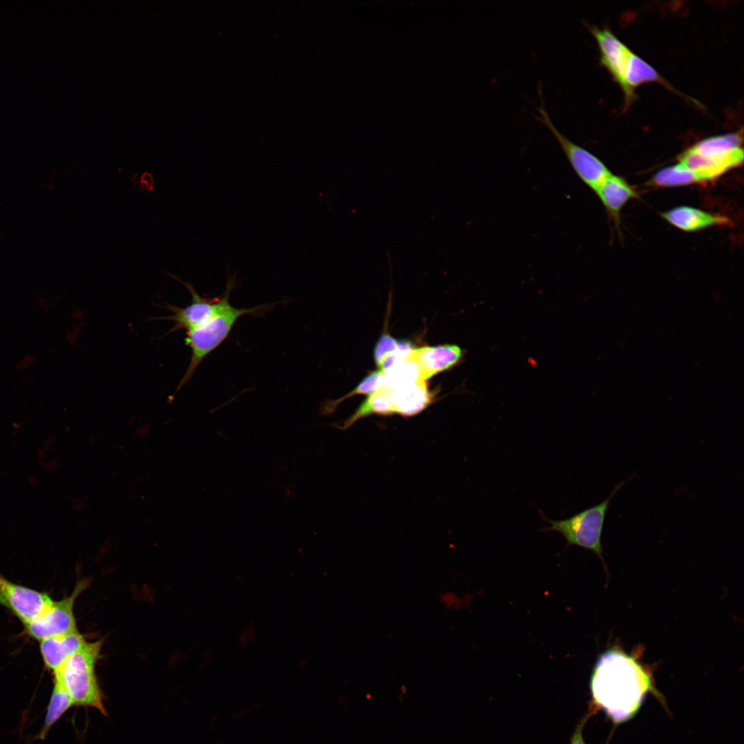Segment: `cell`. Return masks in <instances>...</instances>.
Here are the masks:
<instances>
[{
  "label": "cell",
  "instance_id": "1",
  "mask_svg": "<svg viewBox=\"0 0 744 744\" xmlns=\"http://www.w3.org/2000/svg\"><path fill=\"white\" fill-rule=\"evenodd\" d=\"M595 705L617 724L627 721L639 711L647 692L659 699L650 671L634 655L617 648L599 658L590 679Z\"/></svg>",
  "mask_w": 744,
  "mask_h": 744
},
{
  "label": "cell",
  "instance_id": "2",
  "mask_svg": "<svg viewBox=\"0 0 744 744\" xmlns=\"http://www.w3.org/2000/svg\"><path fill=\"white\" fill-rule=\"evenodd\" d=\"M103 640L85 642L54 672V681L71 697L74 705L92 707L107 715L95 672Z\"/></svg>",
  "mask_w": 744,
  "mask_h": 744
},
{
  "label": "cell",
  "instance_id": "3",
  "mask_svg": "<svg viewBox=\"0 0 744 744\" xmlns=\"http://www.w3.org/2000/svg\"><path fill=\"white\" fill-rule=\"evenodd\" d=\"M742 132L705 138L685 150L679 163L701 176L705 182L712 180L730 169L742 165Z\"/></svg>",
  "mask_w": 744,
  "mask_h": 744
},
{
  "label": "cell",
  "instance_id": "4",
  "mask_svg": "<svg viewBox=\"0 0 744 744\" xmlns=\"http://www.w3.org/2000/svg\"><path fill=\"white\" fill-rule=\"evenodd\" d=\"M272 306L273 304H262L251 308H236L229 304L203 324L187 331L185 342L191 349V358L176 392L189 381L203 360L225 341L240 318L247 314L262 313Z\"/></svg>",
  "mask_w": 744,
  "mask_h": 744
},
{
  "label": "cell",
  "instance_id": "5",
  "mask_svg": "<svg viewBox=\"0 0 744 744\" xmlns=\"http://www.w3.org/2000/svg\"><path fill=\"white\" fill-rule=\"evenodd\" d=\"M627 482L626 480L616 485L609 496L601 503L568 519H550L537 508L542 519L550 525L539 530L556 531L564 536L568 546L575 545L592 550L603 559L601 539L606 512L611 499Z\"/></svg>",
  "mask_w": 744,
  "mask_h": 744
},
{
  "label": "cell",
  "instance_id": "6",
  "mask_svg": "<svg viewBox=\"0 0 744 744\" xmlns=\"http://www.w3.org/2000/svg\"><path fill=\"white\" fill-rule=\"evenodd\" d=\"M179 280L190 292L192 301L187 306L183 308L167 304L166 309L172 314L162 319L169 320L174 322V327L169 332L180 329L186 331L193 329L216 316L230 304L229 294L236 285V276H234L228 279L226 290L222 297L207 298L199 296L192 284Z\"/></svg>",
  "mask_w": 744,
  "mask_h": 744
},
{
  "label": "cell",
  "instance_id": "7",
  "mask_svg": "<svg viewBox=\"0 0 744 744\" xmlns=\"http://www.w3.org/2000/svg\"><path fill=\"white\" fill-rule=\"evenodd\" d=\"M538 118L553 134L572 169L580 179L594 192L611 174L596 156L561 134L550 120L543 104Z\"/></svg>",
  "mask_w": 744,
  "mask_h": 744
},
{
  "label": "cell",
  "instance_id": "8",
  "mask_svg": "<svg viewBox=\"0 0 744 744\" xmlns=\"http://www.w3.org/2000/svg\"><path fill=\"white\" fill-rule=\"evenodd\" d=\"M87 586L88 581L85 579L79 581L70 595L60 601H53L45 612L29 623L25 624L26 633L41 641L77 630L74 605L76 598Z\"/></svg>",
  "mask_w": 744,
  "mask_h": 744
},
{
  "label": "cell",
  "instance_id": "9",
  "mask_svg": "<svg viewBox=\"0 0 744 744\" xmlns=\"http://www.w3.org/2000/svg\"><path fill=\"white\" fill-rule=\"evenodd\" d=\"M53 601L48 594L14 583L0 574V604L24 625L45 612Z\"/></svg>",
  "mask_w": 744,
  "mask_h": 744
},
{
  "label": "cell",
  "instance_id": "10",
  "mask_svg": "<svg viewBox=\"0 0 744 744\" xmlns=\"http://www.w3.org/2000/svg\"><path fill=\"white\" fill-rule=\"evenodd\" d=\"M589 30L595 38L600 52V62L625 89V72L630 50L606 28L593 25Z\"/></svg>",
  "mask_w": 744,
  "mask_h": 744
},
{
  "label": "cell",
  "instance_id": "11",
  "mask_svg": "<svg viewBox=\"0 0 744 744\" xmlns=\"http://www.w3.org/2000/svg\"><path fill=\"white\" fill-rule=\"evenodd\" d=\"M463 357V351L456 344L422 347L413 349L409 358L419 366L422 378L433 375L457 365Z\"/></svg>",
  "mask_w": 744,
  "mask_h": 744
},
{
  "label": "cell",
  "instance_id": "12",
  "mask_svg": "<svg viewBox=\"0 0 744 744\" xmlns=\"http://www.w3.org/2000/svg\"><path fill=\"white\" fill-rule=\"evenodd\" d=\"M393 412L404 417L418 414L431 402L432 396L425 380L403 384L389 390Z\"/></svg>",
  "mask_w": 744,
  "mask_h": 744
},
{
  "label": "cell",
  "instance_id": "13",
  "mask_svg": "<svg viewBox=\"0 0 744 744\" xmlns=\"http://www.w3.org/2000/svg\"><path fill=\"white\" fill-rule=\"evenodd\" d=\"M85 642L77 630L39 641L45 668L54 672Z\"/></svg>",
  "mask_w": 744,
  "mask_h": 744
},
{
  "label": "cell",
  "instance_id": "14",
  "mask_svg": "<svg viewBox=\"0 0 744 744\" xmlns=\"http://www.w3.org/2000/svg\"><path fill=\"white\" fill-rule=\"evenodd\" d=\"M662 217L675 227L685 231H695L714 225H725L730 220L696 208L681 206L661 214Z\"/></svg>",
  "mask_w": 744,
  "mask_h": 744
},
{
  "label": "cell",
  "instance_id": "15",
  "mask_svg": "<svg viewBox=\"0 0 744 744\" xmlns=\"http://www.w3.org/2000/svg\"><path fill=\"white\" fill-rule=\"evenodd\" d=\"M607 211L617 219L625 204L636 196V193L622 178L610 174L595 192Z\"/></svg>",
  "mask_w": 744,
  "mask_h": 744
},
{
  "label": "cell",
  "instance_id": "16",
  "mask_svg": "<svg viewBox=\"0 0 744 744\" xmlns=\"http://www.w3.org/2000/svg\"><path fill=\"white\" fill-rule=\"evenodd\" d=\"M624 81L623 92L628 104L634 99V88L642 83L656 81L668 86L667 83L650 65L632 52L628 56Z\"/></svg>",
  "mask_w": 744,
  "mask_h": 744
},
{
  "label": "cell",
  "instance_id": "17",
  "mask_svg": "<svg viewBox=\"0 0 744 744\" xmlns=\"http://www.w3.org/2000/svg\"><path fill=\"white\" fill-rule=\"evenodd\" d=\"M372 414L384 415L394 414L388 389L381 386L377 391L369 395L354 413L347 418L341 426H337V428L345 430L359 420Z\"/></svg>",
  "mask_w": 744,
  "mask_h": 744
},
{
  "label": "cell",
  "instance_id": "18",
  "mask_svg": "<svg viewBox=\"0 0 744 744\" xmlns=\"http://www.w3.org/2000/svg\"><path fill=\"white\" fill-rule=\"evenodd\" d=\"M705 182L701 176L679 163L657 172L648 182V185L670 187Z\"/></svg>",
  "mask_w": 744,
  "mask_h": 744
},
{
  "label": "cell",
  "instance_id": "19",
  "mask_svg": "<svg viewBox=\"0 0 744 744\" xmlns=\"http://www.w3.org/2000/svg\"><path fill=\"white\" fill-rule=\"evenodd\" d=\"M72 706H74V703L68 693L61 685L54 681V686L47 707L44 723L39 738L44 739L51 727Z\"/></svg>",
  "mask_w": 744,
  "mask_h": 744
},
{
  "label": "cell",
  "instance_id": "20",
  "mask_svg": "<svg viewBox=\"0 0 744 744\" xmlns=\"http://www.w3.org/2000/svg\"><path fill=\"white\" fill-rule=\"evenodd\" d=\"M419 380H424L422 378L420 367L409 355L405 360L383 373L382 386L391 390Z\"/></svg>",
  "mask_w": 744,
  "mask_h": 744
},
{
  "label": "cell",
  "instance_id": "21",
  "mask_svg": "<svg viewBox=\"0 0 744 744\" xmlns=\"http://www.w3.org/2000/svg\"><path fill=\"white\" fill-rule=\"evenodd\" d=\"M383 373L378 370L373 371L366 375L358 385L347 395L338 398L335 400H331L324 403L320 409V414L323 415H329L332 414L338 406L342 403L344 400L349 397H351L355 395L368 394L370 395L382 386Z\"/></svg>",
  "mask_w": 744,
  "mask_h": 744
},
{
  "label": "cell",
  "instance_id": "22",
  "mask_svg": "<svg viewBox=\"0 0 744 744\" xmlns=\"http://www.w3.org/2000/svg\"><path fill=\"white\" fill-rule=\"evenodd\" d=\"M401 346L395 338L389 334L382 335L378 341L374 350V360L378 366L388 355L397 351Z\"/></svg>",
  "mask_w": 744,
  "mask_h": 744
},
{
  "label": "cell",
  "instance_id": "23",
  "mask_svg": "<svg viewBox=\"0 0 744 744\" xmlns=\"http://www.w3.org/2000/svg\"><path fill=\"white\" fill-rule=\"evenodd\" d=\"M593 711L594 710L590 709L588 713L580 720L579 723H578L571 738L570 744H586L583 738L582 731L585 723L591 716Z\"/></svg>",
  "mask_w": 744,
  "mask_h": 744
}]
</instances>
